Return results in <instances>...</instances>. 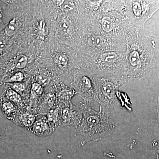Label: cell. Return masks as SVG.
Listing matches in <instances>:
<instances>
[{"instance_id": "e0dca14e", "label": "cell", "mask_w": 159, "mask_h": 159, "mask_svg": "<svg viewBox=\"0 0 159 159\" xmlns=\"http://www.w3.org/2000/svg\"><path fill=\"white\" fill-rule=\"evenodd\" d=\"M113 23L111 19L108 17L103 18L101 21L102 29L106 31L109 32L113 29Z\"/></svg>"}, {"instance_id": "ffe728a7", "label": "cell", "mask_w": 159, "mask_h": 159, "mask_svg": "<svg viewBox=\"0 0 159 159\" xmlns=\"http://www.w3.org/2000/svg\"><path fill=\"white\" fill-rule=\"evenodd\" d=\"M90 1V2H91L94 3H98V2H100V0H89Z\"/></svg>"}, {"instance_id": "52a82bcc", "label": "cell", "mask_w": 159, "mask_h": 159, "mask_svg": "<svg viewBox=\"0 0 159 159\" xmlns=\"http://www.w3.org/2000/svg\"><path fill=\"white\" fill-rule=\"evenodd\" d=\"M57 106L56 97L52 87L51 86L44 90V93L38 106L37 113L47 115L49 111Z\"/></svg>"}, {"instance_id": "9c48e42d", "label": "cell", "mask_w": 159, "mask_h": 159, "mask_svg": "<svg viewBox=\"0 0 159 159\" xmlns=\"http://www.w3.org/2000/svg\"><path fill=\"white\" fill-rule=\"evenodd\" d=\"M37 115L36 112L27 109L24 111H21L12 122L27 130L31 131Z\"/></svg>"}, {"instance_id": "5b68a950", "label": "cell", "mask_w": 159, "mask_h": 159, "mask_svg": "<svg viewBox=\"0 0 159 159\" xmlns=\"http://www.w3.org/2000/svg\"><path fill=\"white\" fill-rule=\"evenodd\" d=\"M51 87L56 97L57 105L62 108L70 105L71 99L77 94L74 89L69 88L62 83H55Z\"/></svg>"}, {"instance_id": "30bf717a", "label": "cell", "mask_w": 159, "mask_h": 159, "mask_svg": "<svg viewBox=\"0 0 159 159\" xmlns=\"http://www.w3.org/2000/svg\"><path fill=\"white\" fill-rule=\"evenodd\" d=\"M0 107L4 116L12 122L21 112L11 101L2 95L0 97Z\"/></svg>"}, {"instance_id": "44dd1931", "label": "cell", "mask_w": 159, "mask_h": 159, "mask_svg": "<svg viewBox=\"0 0 159 159\" xmlns=\"http://www.w3.org/2000/svg\"><path fill=\"white\" fill-rule=\"evenodd\" d=\"M156 159H159L158 152L157 155L156 157Z\"/></svg>"}, {"instance_id": "5bb4252c", "label": "cell", "mask_w": 159, "mask_h": 159, "mask_svg": "<svg viewBox=\"0 0 159 159\" xmlns=\"http://www.w3.org/2000/svg\"><path fill=\"white\" fill-rule=\"evenodd\" d=\"M27 76L21 71H17L11 74L5 80L4 83H12L20 82L26 81Z\"/></svg>"}, {"instance_id": "7402d4cb", "label": "cell", "mask_w": 159, "mask_h": 159, "mask_svg": "<svg viewBox=\"0 0 159 159\" xmlns=\"http://www.w3.org/2000/svg\"><path fill=\"white\" fill-rule=\"evenodd\" d=\"M2 84V81H1V80H0V85Z\"/></svg>"}, {"instance_id": "4fadbf2b", "label": "cell", "mask_w": 159, "mask_h": 159, "mask_svg": "<svg viewBox=\"0 0 159 159\" xmlns=\"http://www.w3.org/2000/svg\"><path fill=\"white\" fill-rule=\"evenodd\" d=\"M53 59L54 62L59 69V77L65 75L68 66L69 60L66 55L64 53L58 52L54 54Z\"/></svg>"}, {"instance_id": "9a60e30c", "label": "cell", "mask_w": 159, "mask_h": 159, "mask_svg": "<svg viewBox=\"0 0 159 159\" xmlns=\"http://www.w3.org/2000/svg\"><path fill=\"white\" fill-rule=\"evenodd\" d=\"M19 29L18 24L16 19H13L7 24L4 29L3 34L5 36H10L17 32Z\"/></svg>"}, {"instance_id": "d6986e66", "label": "cell", "mask_w": 159, "mask_h": 159, "mask_svg": "<svg viewBox=\"0 0 159 159\" xmlns=\"http://www.w3.org/2000/svg\"><path fill=\"white\" fill-rule=\"evenodd\" d=\"M7 24L3 8L0 5V33L4 30Z\"/></svg>"}, {"instance_id": "ac0fdd59", "label": "cell", "mask_w": 159, "mask_h": 159, "mask_svg": "<svg viewBox=\"0 0 159 159\" xmlns=\"http://www.w3.org/2000/svg\"><path fill=\"white\" fill-rule=\"evenodd\" d=\"M37 31L38 34L39 35H41L42 37L45 36L48 33V29L45 23L43 21L41 20L38 23L37 27Z\"/></svg>"}, {"instance_id": "7c38bea8", "label": "cell", "mask_w": 159, "mask_h": 159, "mask_svg": "<svg viewBox=\"0 0 159 159\" xmlns=\"http://www.w3.org/2000/svg\"><path fill=\"white\" fill-rule=\"evenodd\" d=\"M62 110L61 107L57 105L46 115L49 122L55 129L61 125Z\"/></svg>"}, {"instance_id": "277c9868", "label": "cell", "mask_w": 159, "mask_h": 159, "mask_svg": "<svg viewBox=\"0 0 159 159\" xmlns=\"http://www.w3.org/2000/svg\"><path fill=\"white\" fill-rule=\"evenodd\" d=\"M61 127L73 125L77 127L81 123L83 114L81 108L71 103L67 106L62 107Z\"/></svg>"}, {"instance_id": "7a4b0ae2", "label": "cell", "mask_w": 159, "mask_h": 159, "mask_svg": "<svg viewBox=\"0 0 159 159\" xmlns=\"http://www.w3.org/2000/svg\"><path fill=\"white\" fill-rule=\"evenodd\" d=\"M95 80L100 107L110 114L119 105V89L125 83L122 77L108 75H95Z\"/></svg>"}, {"instance_id": "6da1fadb", "label": "cell", "mask_w": 159, "mask_h": 159, "mask_svg": "<svg viewBox=\"0 0 159 159\" xmlns=\"http://www.w3.org/2000/svg\"><path fill=\"white\" fill-rule=\"evenodd\" d=\"M83 114L81 123L76 128L75 136L80 144L84 145L90 141H98L113 134L117 126L109 118V114L104 111L100 107V110H93L90 102L84 101L80 103Z\"/></svg>"}, {"instance_id": "ba28073f", "label": "cell", "mask_w": 159, "mask_h": 159, "mask_svg": "<svg viewBox=\"0 0 159 159\" xmlns=\"http://www.w3.org/2000/svg\"><path fill=\"white\" fill-rule=\"evenodd\" d=\"M2 95L11 101L21 111H26L28 108V104L25 100L20 94L11 88L7 84Z\"/></svg>"}, {"instance_id": "3957f363", "label": "cell", "mask_w": 159, "mask_h": 159, "mask_svg": "<svg viewBox=\"0 0 159 159\" xmlns=\"http://www.w3.org/2000/svg\"><path fill=\"white\" fill-rule=\"evenodd\" d=\"M71 86L84 101L99 103L95 76L90 71H75Z\"/></svg>"}, {"instance_id": "8fae6325", "label": "cell", "mask_w": 159, "mask_h": 159, "mask_svg": "<svg viewBox=\"0 0 159 159\" xmlns=\"http://www.w3.org/2000/svg\"><path fill=\"white\" fill-rule=\"evenodd\" d=\"M29 81L26 80L23 82L6 83L24 98L27 102L28 106L31 86V84H30Z\"/></svg>"}, {"instance_id": "8992f818", "label": "cell", "mask_w": 159, "mask_h": 159, "mask_svg": "<svg viewBox=\"0 0 159 159\" xmlns=\"http://www.w3.org/2000/svg\"><path fill=\"white\" fill-rule=\"evenodd\" d=\"M55 130L46 115L37 114L31 130L34 134L40 137L48 136Z\"/></svg>"}, {"instance_id": "2e32d148", "label": "cell", "mask_w": 159, "mask_h": 159, "mask_svg": "<svg viewBox=\"0 0 159 159\" xmlns=\"http://www.w3.org/2000/svg\"><path fill=\"white\" fill-rule=\"evenodd\" d=\"M28 57L24 54L18 55L15 60V67L19 70H23L26 67L28 64Z\"/></svg>"}]
</instances>
